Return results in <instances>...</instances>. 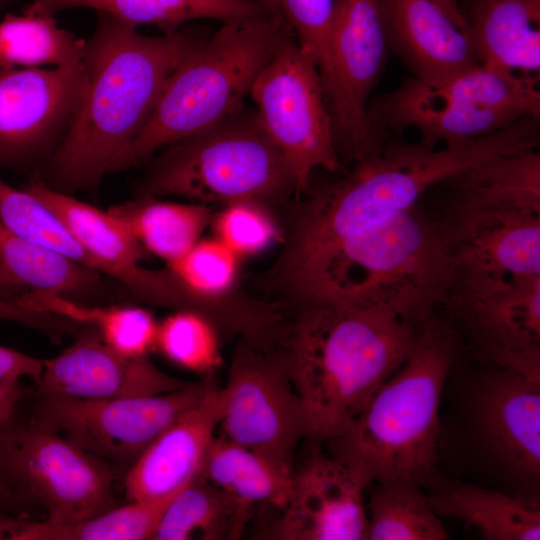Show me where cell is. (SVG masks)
<instances>
[{"mask_svg": "<svg viewBox=\"0 0 540 540\" xmlns=\"http://www.w3.org/2000/svg\"><path fill=\"white\" fill-rule=\"evenodd\" d=\"M206 39L183 27L145 35L97 12L83 56L85 86L73 120L50 157L48 185L65 193L97 190L147 122L170 75Z\"/></svg>", "mask_w": 540, "mask_h": 540, "instance_id": "1", "label": "cell"}, {"mask_svg": "<svg viewBox=\"0 0 540 540\" xmlns=\"http://www.w3.org/2000/svg\"><path fill=\"white\" fill-rule=\"evenodd\" d=\"M455 279L439 220L417 205L350 234L276 282L303 308L361 307L421 324L446 302Z\"/></svg>", "mask_w": 540, "mask_h": 540, "instance_id": "2", "label": "cell"}, {"mask_svg": "<svg viewBox=\"0 0 540 540\" xmlns=\"http://www.w3.org/2000/svg\"><path fill=\"white\" fill-rule=\"evenodd\" d=\"M531 143L523 123L441 148L385 141L350 174L306 201L274 270L275 280L307 266L350 234L417 206L428 190L460 172Z\"/></svg>", "mask_w": 540, "mask_h": 540, "instance_id": "3", "label": "cell"}, {"mask_svg": "<svg viewBox=\"0 0 540 540\" xmlns=\"http://www.w3.org/2000/svg\"><path fill=\"white\" fill-rule=\"evenodd\" d=\"M420 325L368 308H302L281 349L304 407L306 438L319 443L341 434L406 361Z\"/></svg>", "mask_w": 540, "mask_h": 540, "instance_id": "4", "label": "cell"}, {"mask_svg": "<svg viewBox=\"0 0 540 540\" xmlns=\"http://www.w3.org/2000/svg\"><path fill=\"white\" fill-rule=\"evenodd\" d=\"M458 352L456 329L434 315L420 325L406 359L338 436L329 454L365 485L405 480L423 487L435 479L440 403Z\"/></svg>", "mask_w": 540, "mask_h": 540, "instance_id": "5", "label": "cell"}, {"mask_svg": "<svg viewBox=\"0 0 540 540\" xmlns=\"http://www.w3.org/2000/svg\"><path fill=\"white\" fill-rule=\"evenodd\" d=\"M293 38L284 18L267 8L255 16L223 22L170 75L147 122L111 172L137 166L242 108L260 72Z\"/></svg>", "mask_w": 540, "mask_h": 540, "instance_id": "6", "label": "cell"}, {"mask_svg": "<svg viewBox=\"0 0 540 540\" xmlns=\"http://www.w3.org/2000/svg\"><path fill=\"white\" fill-rule=\"evenodd\" d=\"M297 191L293 173L256 110L244 107L174 142L154 160L140 196H180L222 206Z\"/></svg>", "mask_w": 540, "mask_h": 540, "instance_id": "7", "label": "cell"}, {"mask_svg": "<svg viewBox=\"0 0 540 540\" xmlns=\"http://www.w3.org/2000/svg\"><path fill=\"white\" fill-rule=\"evenodd\" d=\"M539 78L476 64L437 81L411 77L368 104L381 132L415 129L427 147L454 145L540 120Z\"/></svg>", "mask_w": 540, "mask_h": 540, "instance_id": "8", "label": "cell"}, {"mask_svg": "<svg viewBox=\"0 0 540 540\" xmlns=\"http://www.w3.org/2000/svg\"><path fill=\"white\" fill-rule=\"evenodd\" d=\"M0 480L33 497L53 524L116 505L114 468L33 417L0 432Z\"/></svg>", "mask_w": 540, "mask_h": 540, "instance_id": "9", "label": "cell"}, {"mask_svg": "<svg viewBox=\"0 0 540 540\" xmlns=\"http://www.w3.org/2000/svg\"><path fill=\"white\" fill-rule=\"evenodd\" d=\"M250 95L265 131L293 173L297 192L308 189L317 170H340L333 117L319 71L294 38L266 64Z\"/></svg>", "mask_w": 540, "mask_h": 540, "instance_id": "10", "label": "cell"}, {"mask_svg": "<svg viewBox=\"0 0 540 540\" xmlns=\"http://www.w3.org/2000/svg\"><path fill=\"white\" fill-rule=\"evenodd\" d=\"M221 398V435L295 468L294 454L307 437V422L281 347L238 340Z\"/></svg>", "mask_w": 540, "mask_h": 540, "instance_id": "11", "label": "cell"}, {"mask_svg": "<svg viewBox=\"0 0 540 540\" xmlns=\"http://www.w3.org/2000/svg\"><path fill=\"white\" fill-rule=\"evenodd\" d=\"M210 381L127 398L79 400L37 395L33 418L125 472L173 421L194 406Z\"/></svg>", "mask_w": 540, "mask_h": 540, "instance_id": "12", "label": "cell"}, {"mask_svg": "<svg viewBox=\"0 0 540 540\" xmlns=\"http://www.w3.org/2000/svg\"><path fill=\"white\" fill-rule=\"evenodd\" d=\"M332 84L327 102L336 145L356 163L385 142L371 122L368 99L388 56L378 0H335L329 37Z\"/></svg>", "mask_w": 540, "mask_h": 540, "instance_id": "13", "label": "cell"}, {"mask_svg": "<svg viewBox=\"0 0 540 540\" xmlns=\"http://www.w3.org/2000/svg\"><path fill=\"white\" fill-rule=\"evenodd\" d=\"M444 304L482 358L540 383V275L456 282Z\"/></svg>", "mask_w": 540, "mask_h": 540, "instance_id": "14", "label": "cell"}, {"mask_svg": "<svg viewBox=\"0 0 540 540\" xmlns=\"http://www.w3.org/2000/svg\"><path fill=\"white\" fill-rule=\"evenodd\" d=\"M83 60L72 66L0 72V164L25 166L53 152L85 86Z\"/></svg>", "mask_w": 540, "mask_h": 540, "instance_id": "15", "label": "cell"}, {"mask_svg": "<svg viewBox=\"0 0 540 540\" xmlns=\"http://www.w3.org/2000/svg\"><path fill=\"white\" fill-rule=\"evenodd\" d=\"M455 195L440 222L456 282L540 275V213Z\"/></svg>", "mask_w": 540, "mask_h": 540, "instance_id": "16", "label": "cell"}, {"mask_svg": "<svg viewBox=\"0 0 540 540\" xmlns=\"http://www.w3.org/2000/svg\"><path fill=\"white\" fill-rule=\"evenodd\" d=\"M24 189L61 219L97 261L102 275L117 280L134 298L173 310L195 308V298L179 284L168 268L152 270L140 265L148 252L108 210H101L56 190L39 177L32 178Z\"/></svg>", "mask_w": 540, "mask_h": 540, "instance_id": "17", "label": "cell"}, {"mask_svg": "<svg viewBox=\"0 0 540 540\" xmlns=\"http://www.w3.org/2000/svg\"><path fill=\"white\" fill-rule=\"evenodd\" d=\"M365 488L343 463L314 451L295 468L290 497L266 536L278 540H367Z\"/></svg>", "mask_w": 540, "mask_h": 540, "instance_id": "18", "label": "cell"}, {"mask_svg": "<svg viewBox=\"0 0 540 540\" xmlns=\"http://www.w3.org/2000/svg\"><path fill=\"white\" fill-rule=\"evenodd\" d=\"M35 383L36 395L79 400L161 394L188 384L160 370L148 356L114 350L90 327L59 354L42 359Z\"/></svg>", "mask_w": 540, "mask_h": 540, "instance_id": "19", "label": "cell"}, {"mask_svg": "<svg viewBox=\"0 0 540 540\" xmlns=\"http://www.w3.org/2000/svg\"><path fill=\"white\" fill-rule=\"evenodd\" d=\"M221 409V387L210 382L202 398L166 427L125 472L126 499L170 496L200 475Z\"/></svg>", "mask_w": 540, "mask_h": 540, "instance_id": "20", "label": "cell"}, {"mask_svg": "<svg viewBox=\"0 0 540 540\" xmlns=\"http://www.w3.org/2000/svg\"><path fill=\"white\" fill-rule=\"evenodd\" d=\"M481 385L475 420L486 450L512 474L539 479L540 383L500 368Z\"/></svg>", "mask_w": 540, "mask_h": 540, "instance_id": "21", "label": "cell"}, {"mask_svg": "<svg viewBox=\"0 0 540 540\" xmlns=\"http://www.w3.org/2000/svg\"><path fill=\"white\" fill-rule=\"evenodd\" d=\"M389 51L422 81L479 64L469 32L433 0H378Z\"/></svg>", "mask_w": 540, "mask_h": 540, "instance_id": "22", "label": "cell"}, {"mask_svg": "<svg viewBox=\"0 0 540 540\" xmlns=\"http://www.w3.org/2000/svg\"><path fill=\"white\" fill-rule=\"evenodd\" d=\"M466 2L461 9L479 63L539 78L540 0Z\"/></svg>", "mask_w": 540, "mask_h": 540, "instance_id": "23", "label": "cell"}, {"mask_svg": "<svg viewBox=\"0 0 540 540\" xmlns=\"http://www.w3.org/2000/svg\"><path fill=\"white\" fill-rule=\"evenodd\" d=\"M294 470L219 435L210 446L201 474L252 513L256 506L279 511L285 507Z\"/></svg>", "mask_w": 540, "mask_h": 540, "instance_id": "24", "label": "cell"}, {"mask_svg": "<svg viewBox=\"0 0 540 540\" xmlns=\"http://www.w3.org/2000/svg\"><path fill=\"white\" fill-rule=\"evenodd\" d=\"M438 516L477 529L487 540H539V505L473 484L448 485L427 496Z\"/></svg>", "mask_w": 540, "mask_h": 540, "instance_id": "25", "label": "cell"}, {"mask_svg": "<svg viewBox=\"0 0 540 540\" xmlns=\"http://www.w3.org/2000/svg\"><path fill=\"white\" fill-rule=\"evenodd\" d=\"M118 218L142 247L167 266L182 257L198 240L212 220L210 207L199 202H175L156 196L111 206Z\"/></svg>", "mask_w": 540, "mask_h": 540, "instance_id": "26", "label": "cell"}, {"mask_svg": "<svg viewBox=\"0 0 540 540\" xmlns=\"http://www.w3.org/2000/svg\"><path fill=\"white\" fill-rule=\"evenodd\" d=\"M29 6L51 15L72 8H91L135 27L155 25L163 33L174 32L193 20L223 23L266 10L257 0H33Z\"/></svg>", "mask_w": 540, "mask_h": 540, "instance_id": "27", "label": "cell"}, {"mask_svg": "<svg viewBox=\"0 0 540 540\" xmlns=\"http://www.w3.org/2000/svg\"><path fill=\"white\" fill-rule=\"evenodd\" d=\"M251 514L200 474L169 501L151 540L238 539Z\"/></svg>", "mask_w": 540, "mask_h": 540, "instance_id": "28", "label": "cell"}, {"mask_svg": "<svg viewBox=\"0 0 540 540\" xmlns=\"http://www.w3.org/2000/svg\"><path fill=\"white\" fill-rule=\"evenodd\" d=\"M15 301L24 308L90 327L107 345L126 356H148L155 349L159 322L143 307L91 306L60 294L30 291L18 295Z\"/></svg>", "mask_w": 540, "mask_h": 540, "instance_id": "29", "label": "cell"}, {"mask_svg": "<svg viewBox=\"0 0 540 540\" xmlns=\"http://www.w3.org/2000/svg\"><path fill=\"white\" fill-rule=\"evenodd\" d=\"M444 182L462 197L540 213L538 148L488 159Z\"/></svg>", "mask_w": 540, "mask_h": 540, "instance_id": "30", "label": "cell"}, {"mask_svg": "<svg viewBox=\"0 0 540 540\" xmlns=\"http://www.w3.org/2000/svg\"><path fill=\"white\" fill-rule=\"evenodd\" d=\"M0 270L19 290L69 297L93 289L100 274L10 232L0 222Z\"/></svg>", "mask_w": 540, "mask_h": 540, "instance_id": "31", "label": "cell"}, {"mask_svg": "<svg viewBox=\"0 0 540 540\" xmlns=\"http://www.w3.org/2000/svg\"><path fill=\"white\" fill-rule=\"evenodd\" d=\"M86 41L61 28L54 15L29 5L22 15L0 21V66L6 70L45 65L72 66L82 62Z\"/></svg>", "mask_w": 540, "mask_h": 540, "instance_id": "32", "label": "cell"}, {"mask_svg": "<svg viewBox=\"0 0 540 540\" xmlns=\"http://www.w3.org/2000/svg\"><path fill=\"white\" fill-rule=\"evenodd\" d=\"M175 494L128 501L68 523L24 519L10 540H151L161 515Z\"/></svg>", "mask_w": 540, "mask_h": 540, "instance_id": "33", "label": "cell"}, {"mask_svg": "<svg viewBox=\"0 0 540 540\" xmlns=\"http://www.w3.org/2000/svg\"><path fill=\"white\" fill-rule=\"evenodd\" d=\"M377 484L368 505L367 540L448 538L421 486L405 480H384Z\"/></svg>", "mask_w": 540, "mask_h": 540, "instance_id": "34", "label": "cell"}, {"mask_svg": "<svg viewBox=\"0 0 540 540\" xmlns=\"http://www.w3.org/2000/svg\"><path fill=\"white\" fill-rule=\"evenodd\" d=\"M219 334L203 313L177 309L158 323L155 349L182 369L210 374L221 363Z\"/></svg>", "mask_w": 540, "mask_h": 540, "instance_id": "35", "label": "cell"}, {"mask_svg": "<svg viewBox=\"0 0 540 540\" xmlns=\"http://www.w3.org/2000/svg\"><path fill=\"white\" fill-rule=\"evenodd\" d=\"M257 1L291 27L298 46L316 65L327 98L332 84L329 37L335 0Z\"/></svg>", "mask_w": 540, "mask_h": 540, "instance_id": "36", "label": "cell"}, {"mask_svg": "<svg viewBox=\"0 0 540 540\" xmlns=\"http://www.w3.org/2000/svg\"><path fill=\"white\" fill-rule=\"evenodd\" d=\"M211 222L215 237L241 259L262 253L281 238L277 222L259 201L224 205Z\"/></svg>", "mask_w": 540, "mask_h": 540, "instance_id": "37", "label": "cell"}, {"mask_svg": "<svg viewBox=\"0 0 540 540\" xmlns=\"http://www.w3.org/2000/svg\"><path fill=\"white\" fill-rule=\"evenodd\" d=\"M0 320L10 321L41 331L52 339L71 332L74 322L44 312L34 311L19 305L15 300L0 297Z\"/></svg>", "mask_w": 540, "mask_h": 540, "instance_id": "38", "label": "cell"}, {"mask_svg": "<svg viewBox=\"0 0 540 540\" xmlns=\"http://www.w3.org/2000/svg\"><path fill=\"white\" fill-rule=\"evenodd\" d=\"M42 370V359L0 345V383H19L29 377L34 381Z\"/></svg>", "mask_w": 540, "mask_h": 540, "instance_id": "39", "label": "cell"}, {"mask_svg": "<svg viewBox=\"0 0 540 540\" xmlns=\"http://www.w3.org/2000/svg\"><path fill=\"white\" fill-rule=\"evenodd\" d=\"M26 395L25 388L19 383H0V432L13 424L18 406Z\"/></svg>", "mask_w": 540, "mask_h": 540, "instance_id": "40", "label": "cell"}, {"mask_svg": "<svg viewBox=\"0 0 540 540\" xmlns=\"http://www.w3.org/2000/svg\"><path fill=\"white\" fill-rule=\"evenodd\" d=\"M442 7L448 15L464 30L469 32L468 23L462 12L461 5L463 0H433Z\"/></svg>", "mask_w": 540, "mask_h": 540, "instance_id": "41", "label": "cell"}, {"mask_svg": "<svg viewBox=\"0 0 540 540\" xmlns=\"http://www.w3.org/2000/svg\"><path fill=\"white\" fill-rule=\"evenodd\" d=\"M24 521L23 518L14 516L0 517V540H10L12 534Z\"/></svg>", "mask_w": 540, "mask_h": 540, "instance_id": "42", "label": "cell"}, {"mask_svg": "<svg viewBox=\"0 0 540 540\" xmlns=\"http://www.w3.org/2000/svg\"><path fill=\"white\" fill-rule=\"evenodd\" d=\"M20 495L0 480V508H12L19 503Z\"/></svg>", "mask_w": 540, "mask_h": 540, "instance_id": "43", "label": "cell"}, {"mask_svg": "<svg viewBox=\"0 0 540 540\" xmlns=\"http://www.w3.org/2000/svg\"><path fill=\"white\" fill-rule=\"evenodd\" d=\"M18 289L9 281V279L0 270V297L7 300H15L14 293Z\"/></svg>", "mask_w": 540, "mask_h": 540, "instance_id": "44", "label": "cell"}, {"mask_svg": "<svg viewBox=\"0 0 540 540\" xmlns=\"http://www.w3.org/2000/svg\"><path fill=\"white\" fill-rule=\"evenodd\" d=\"M13 0H0V9L11 3Z\"/></svg>", "mask_w": 540, "mask_h": 540, "instance_id": "45", "label": "cell"}, {"mask_svg": "<svg viewBox=\"0 0 540 540\" xmlns=\"http://www.w3.org/2000/svg\"><path fill=\"white\" fill-rule=\"evenodd\" d=\"M4 69L0 66V72L3 71Z\"/></svg>", "mask_w": 540, "mask_h": 540, "instance_id": "46", "label": "cell"}]
</instances>
